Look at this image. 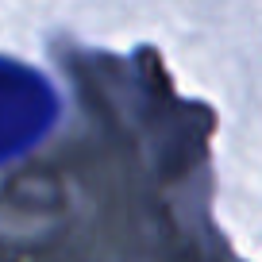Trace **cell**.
<instances>
[{
    "mask_svg": "<svg viewBox=\"0 0 262 262\" xmlns=\"http://www.w3.org/2000/svg\"><path fill=\"white\" fill-rule=\"evenodd\" d=\"M58 123V93L27 62L0 54V162L35 150Z\"/></svg>",
    "mask_w": 262,
    "mask_h": 262,
    "instance_id": "1",
    "label": "cell"
}]
</instances>
